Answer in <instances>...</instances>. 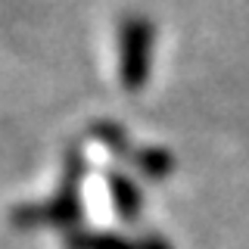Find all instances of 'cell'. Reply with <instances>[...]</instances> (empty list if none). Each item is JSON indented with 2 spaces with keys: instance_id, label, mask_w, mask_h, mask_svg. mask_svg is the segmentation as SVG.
Here are the masks:
<instances>
[{
  "instance_id": "4",
  "label": "cell",
  "mask_w": 249,
  "mask_h": 249,
  "mask_svg": "<svg viewBox=\"0 0 249 249\" xmlns=\"http://www.w3.org/2000/svg\"><path fill=\"white\" fill-rule=\"evenodd\" d=\"M78 249H134L131 243H124L119 237H109V233H90V237H78L75 240Z\"/></svg>"
},
{
  "instance_id": "2",
  "label": "cell",
  "mask_w": 249,
  "mask_h": 249,
  "mask_svg": "<svg viewBox=\"0 0 249 249\" xmlns=\"http://www.w3.org/2000/svg\"><path fill=\"white\" fill-rule=\"evenodd\" d=\"M109 193H112V202H115V212H119L124 221L140 215V190L134 187L131 178L119 175V171H109Z\"/></svg>"
},
{
  "instance_id": "3",
  "label": "cell",
  "mask_w": 249,
  "mask_h": 249,
  "mask_svg": "<svg viewBox=\"0 0 249 249\" xmlns=\"http://www.w3.org/2000/svg\"><path fill=\"white\" fill-rule=\"evenodd\" d=\"M137 165L146 171V178H156V181H162V178L171 171V165H175V159L165 153V150H146L137 156Z\"/></svg>"
},
{
  "instance_id": "1",
  "label": "cell",
  "mask_w": 249,
  "mask_h": 249,
  "mask_svg": "<svg viewBox=\"0 0 249 249\" xmlns=\"http://www.w3.org/2000/svg\"><path fill=\"white\" fill-rule=\"evenodd\" d=\"M119 84L124 90L137 93L146 88L153 75V56H156V25L146 16H124L119 22Z\"/></svg>"
}]
</instances>
